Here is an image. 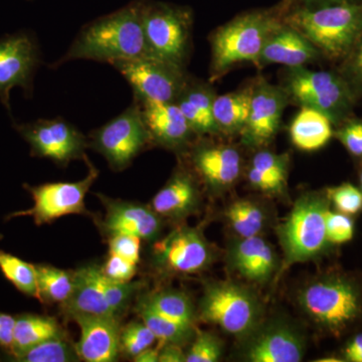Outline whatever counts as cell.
<instances>
[{"instance_id": "obj_1", "label": "cell", "mask_w": 362, "mask_h": 362, "mask_svg": "<svg viewBox=\"0 0 362 362\" xmlns=\"http://www.w3.org/2000/svg\"><path fill=\"white\" fill-rule=\"evenodd\" d=\"M148 56L152 54L143 28L141 2H136L84 26L54 68L74 59L112 65Z\"/></svg>"}, {"instance_id": "obj_2", "label": "cell", "mask_w": 362, "mask_h": 362, "mask_svg": "<svg viewBox=\"0 0 362 362\" xmlns=\"http://www.w3.org/2000/svg\"><path fill=\"white\" fill-rule=\"evenodd\" d=\"M286 23L318 51L339 58L352 51L362 37V6L339 4L304 7L290 14Z\"/></svg>"}, {"instance_id": "obj_3", "label": "cell", "mask_w": 362, "mask_h": 362, "mask_svg": "<svg viewBox=\"0 0 362 362\" xmlns=\"http://www.w3.org/2000/svg\"><path fill=\"white\" fill-rule=\"evenodd\" d=\"M281 25L274 16L254 13L240 16L216 30L211 37V78L216 80L238 64H258L267 40Z\"/></svg>"}, {"instance_id": "obj_4", "label": "cell", "mask_w": 362, "mask_h": 362, "mask_svg": "<svg viewBox=\"0 0 362 362\" xmlns=\"http://www.w3.org/2000/svg\"><path fill=\"white\" fill-rule=\"evenodd\" d=\"M299 304L322 329L340 334L361 316L362 300L352 281L327 276L313 281L300 292Z\"/></svg>"}, {"instance_id": "obj_5", "label": "cell", "mask_w": 362, "mask_h": 362, "mask_svg": "<svg viewBox=\"0 0 362 362\" xmlns=\"http://www.w3.org/2000/svg\"><path fill=\"white\" fill-rule=\"evenodd\" d=\"M329 204L326 194H305L298 199L284 223L278 226V237L288 266L315 259L325 251L329 245L325 225Z\"/></svg>"}, {"instance_id": "obj_6", "label": "cell", "mask_w": 362, "mask_h": 362, "mask_svg": "<svg viewBox=\"0 0 362 362\" xmlns=\"http://www.w3.org/2000/svg\"><path fill=\"white\" fill-rule=\"evenodd\" d=\"M199 317L233 337L254 332L262 316L261 304L247 288L230 282L209 283L199 307Z\"/></svg>"}, {"instance_id": "obj_7", "label": "cell", "mask_w": 362, "mask_h": 362, "mask_svg": "<svg viewBox=\"0 0 362 362\" xmlns=\"http://www.w3.org/2000/svg\"><path fill=\"white\" fill-rule=\"evenodd\" d=\"M284 89L301 107L325 114L332 123L346 117L354 104V94L346 81L330 71H312L305 66L288 69Z\"/></svg>"}, {"instance_id": "obj_8", "label": "cell", "mask_w": 362, "mask_h": 362, "mask_svg": "<svg viewBox=\"0 0 362 362\" xmlns=\"http://www.w3.org/2000/svg\"><path fill=\"white\" fill-rule=\"evenodd\" d=\"M141 16L152 56L185 69L192 47L189 11L163 4H141Z\"/></svg>"}, {"instance_id": "obj_9", "label": "cell", "mask_w": 362, "mask_h": 362, "mask_svg": "<svg viewBox=\"0 0 362 362\" xmlns=\"http://www.w3.org/2000/svg\"><path fill=\"white\" fill-rule=\"evenodd\" d=\"M89 144L106 159L114 171L129 168L136 157L152 144L138 102L134 100L120 115L93 130Z\"/></svg>"}, {"instance_id": "obj_10", "label": "cell", "mask_w": 362, "mask_h": 362, "mask_svg": "<svg viewBox=\"0 0 362 362\" xmlns=\"http://www.w3.org/2000/svg\"><path fill=\"white\" fill-rule=\"evenodd\" d=\"M84 160L88 166V175L84 180L76 182L45 183L37 187L25 185V189L32 194L33 207L8 214L6 220L30 216L35 225L42 226L71 214H90L86 207V195L97 180L99 170L87 156Z\"/></svg>"}, {"instance_id": "obj_11", "label": "cell", "mask_w": 362, "mask_h": 362, "mask_svg": "<svg viewBox=\"0 0 362 362\" xmlns=\"http://www.w3.org/2000/svg\"><path fill=\"white\" fill-rule=\"evenodd\" d=\"M14 128L28 143L30 154L49 159L61 166L86 158L89 139L65 119H40L35 122L14 124Z\"/></svg>"}, {"instance_id": "obj_12", "label": "cell", "mask_w": 362, "mask_h": 362, "mask_svg": "<svg viewBox=\"0 0 362 362\" xmlns=\"http://www.w3.org/2000/svg\"><path fill=\"white\" fill-rule=\"evenodd\" d=\"M132 87L134 99L175 102L187 77L185 69L148 56L112 64Z\"/></svg>"}, {"instance_id": "obj_13", "label": "cell", "mask_w": 362, "mask_h": 362, "mask_svg": "<svg viewBox=\"0 0 362 362\" xmlns=\"http://www.w3.org/2000/svg\"><path fill=\"white\" fill-rule=\"evenodd\" d=\"M214 252L201 230L180 226L153 242L151 263L157 270L173 275H194L206 270Z\"/></svg>"}, {"instance_id": "obj_14", "label": "cell", "mask_w": 362, "mask_h": 362, "mask_svg": "<svg viewBox=\"0 0 362 362\" xmlns=\"http://www.w3.org/2000/svg\"><path fill=\"white\" fill-rule=\"evenodd\" d=\"M40 64V47L33 35L18 33L0 39V100L9 113L11 90L21 87L32 94L33 76Z\"/></svg>"}, {"instance_id": "obj_15", "label": "cell", "mask_w": 362, "mask_h": 362, "mask_svg": "<svg viewBox=\"0 0 362 362\" xmlns=\"http://www.w3.org/2000/svg\"><path fill=\"white\" fill-rule=\"evenodd\" d=\"M97 195L106 213L100 223V228L107 238L127 233L149 243L159 239L163 230V221L151 206L136 202L110 199L104 194Z\"/></svg>"}, {"instance_id": "obj_16", "label": "cell", "mask_w": 362, "mask_h": 362, "mask_svg": "<svg viewBox=\"0 0 362 362\" xmlns=\"http://www.w3.org/2000/svg\"><path fill=\"white\" fill-rule=\"evenodd\" d=\"M284 88L259 81L252 88V101L246 127L243 131L244 142L252 146L266 144L278 132L283 112L287 105Z\"/></svg>"}, {"instance_id": "obj_17", "label": "cell", "mask_w": 362, "mask_h": 362, "mask_svg": "<svg viewBox=\"0 0 362 362\" xmlns=\"http://www.w3.org/2000/svg\"><path fill=\"white\" fill-rule=\"evenodd\" d=\"M80 328V339L76 343L81 361L113 362L120 354V320L112 317L74 316Z\"/></svg>"}, {"instance_id": "obj_18", "label": "cell", "mask_w": 362, "mask_h": 362, "mask_svg": "<svg viewBox=\"0 0 362 362\" xmlns=\"http://www.w3.org/2000/svg\"><path fill=\"white\" fill-rule=\"evenodd\" d=\"M134 100L140 105L152 143L170 150H181L189 144L194 132L175 102Z\"/></svg>"}, {"instance_id": "obj_19", "label": "cell", "mask_w": 362, "mask_h": 362, "mask_svg": "<svg viewBox=\"0 0 362 362\" xmlns=\"http://www.w3.org/2000/svg\"><path fill=\"white\" fill-rule=\"evenodd\" d=\"M245 354L252 362H299L303 358L304 342L291 326L274 323L252 337Z\"/></svg>"}, {"instance_id": "obj_20", "label": "cell", "mask_w": 362, "mask_h": 362, "mask_svg": "<svg viewBox=\"0 0 362 362\" xmlns=\"http://www.w3.org/2000/svg\"><path fill=\"white\" fill-rule=\"evenodd\" d=\"M190 160L207 187L216 190L232 187L242 168L239 151L226 145H197L190 153Z\"/></svg>"}, {"instance_id": "obj_21", "label": "cell", "mask_w": 362, "mask_h": 362, "mask_svg": "<svg viewBox=\"0 0 362 362\" xmlns=\"http://www.w3.org/2000/svg\"><path fill=\"white\" fill-rule=\"evenodd\" d=\"M319 51L292 26L281 25L267 40L258 64H280L288 68L304 66L315 61Z\"/></svg>"}, {"instance_id": "obj_22", "label": "cell", "mask_w": 362, "mask_h": 362, "mask_svg": "<svg viewBox=\"0 0 362 362\" xmlns=\"http://www.w3.org/2000/svg\"><path fill=\"white\" fill-rule=\"evenodd\" d=\"M228 261L233 271L255 283L267 282L277 266L275 252L259 235L240 238L233 243Z\"/></svg>"}, {"instance_id": "obj_23", "label": "cell", "mask_w": 362, "mask_h": 362, "mask_svg": "<svg viewBox=\"0 0 362 362\" xmlns=\"http://www.w3.org/2000/svg\"><path fill=\"white\" fill-rule=\"evenodd\" d=\"M199 190L194 176L178 169L151 202V207L162 218L181 220L197 211Z\"/></svg>"}, {"instance_id": "obj_24", "label": "cell", "mask_w": 362, "mask_h": 362, "mask_svg": "<svg viewBox=\"0 0 362 362\" xmlns=\"http://www.w3.org/2000/svg\"><path fill=\"white\" fill-rule=\"evenodd\" d=\"M96 265L81 267L75 273V287L68 301L61 305L69 318L77 315H93L116 318L95 276ZM118 319V318H116ZM120 320V319H119Z\"/></svg>"}, {"instance_id": "obj_25", "label": "cell", "mask_w": 362, "mask_h": 362, "mask_svg": "<svg viewBox=\"0 0 362 362\" xmlns=\"http://www.w3.org/2000/svg\"><path fill=\"white\" fill-rule=\"evenodd\" d=\"M214 90L209 85L187 78L175 103L187 118L194 134L220 132L214 118Z\"/></svg>"}, {"instance_id": "obj_26", "label": "cell", "mask_w": 362, "mask_h": 362, "mask_svg": "<svg viewBox=\"0 0 362 362\" xmlns=\"http://www.w3.org/2000/svg\"><path fill=\"white\" fill-rule=\"evenodd\" d=\"M332 124L325 114L309 107H302L290 126L291 141L302 151L323 148L334 134Z\"/></svg>"}, {"instance_id": "obj_27", "label": "cell", "mask_w": 362, "mask_h": 362, "mask_svg": "<svg viewBox=\"0 0 362 362\" xmlns=\"http://www.w3.org/2000/svg\"><path fill=\"white\" fill-rule=\"evenodd\" d=\"M11 358L25 354L40 343L66 334L58 321L51 316L21 314L16 317Z\"/></svg>"}, {"instance_id": "obj_28", "label": "cell", "mask_w": 362, "mask_h": 362, "mask_svg": "<svg viewBox=\"0 0 362 362\" xmlns=\"http://www.w3.org/2000/svg\"><path fill=\"white\" fill-rule=\"evenodd\" d=\"M252 101V88L216 97L214 118L220 132L235 134L246 127Z\"/></svg>"}, {"instance_id": "obj_29", "label": "cell", "mask_w": 362, "mask_h": 362, "mask_svg": "<svg viewBox=\"0 0 362 362\" xmlns=\"http://www.w3.org/2000/svg\"><path fill=\"white\" fill-rule=\"evenodd\" d=\"M139 300L152 310L171 320L185 325L194 326L197 312L192 300L185 293L177 290H161L145 295Z\"/></svg>"}, {"instance_id": "obj_30", "label": "cell", "mask_w": 362, "mask_h": 362, "mask_svg": "<svg viewBox=\"0 0 362 362\" xmlns=\"http://www.w3.org/2000/svg\"><path fill=\"white\" fill-rule=\"evenodd\" d=\"M42 303L63 305L68 301L75 287L74 271L63 270L45 264L35 265Z\"/></svg>"}, {"instance_id": "obj_31", "label": "cell", "mask_w": 362, "mask_h": 362, "mask_svg": "<svg viewBox=\"0 0 362 362\" xmlns=\"http://www.w3.org/2000/svg\"><path fill=\"white\" fill-rule=\"evenodd\" d=\"M136 311L139 318L148 326L158 340L183 346L194 337V326L185 325V324L171 320L168 317H164L152 310L140 300H138Z\"/></svg>"}, {"instance_id": "obj_32", "label": "cell", "mask_w": 362, "mask_h": 362, "mask_svg": "<svg viewBox=\"0 0 362 362\" xmlns=\"http://www.w3.org/2000/svg\"><path fill=\"white\" fill-rule=\"evenodd\" d=\"M228 223L240 238L259 235L266 223V216L258 204L247 199L233 202L226 209Z\"/></svg>"}, {"instance_id": "obj_33", "label": "cell", "mask_w": 362, "mask_h": 362, "mask_svg": "<svg viewBox=\"0 0 362 362\" xmlns=\"http://www.w3.org/2000/svg\"><path fill=\"white\" fill-rule=\"evenodd\" d=\"M0 271L18 291L40 300L35 265L0 250Z\"/></svg>"}, {"instance_id": "obj_34", "label": "cell", "mask_w": 362, "mask_h": 362, "mask_svg": "<svg viewBox=\"0 0 362 362\" xmlns=\"http://www.w3.org/2000/svg\"><path fill=\"white\" fill-rule=\"evenodd\" d=\"M95 276H96L98 285L106 298L107 303L110 306L114 315L116 318L121 319L129 308L137 293H139L141 289L142 283L137 281L118 282V281L111 280L104 275L101 266L98 265L95 269Z\"/></svg>"}, {"instance_id": "obj_35", "label": "cell", "mask_w": 362, "mask_h": 362, "mask_svg": "<svg viewBox=\"0 0 362 362\" xmlns=\"http://www.w3.org/2000/svg\"><path fill=\"white\" fill-rule=\"evenodd\" d=\"M21 362H75L80 361L76 343H71L66 334L54 337L35 345L25 354L14 357Z\"/></svg>"}, {"instance_id": "obj_36", "label": "cell", "mask_w": 362, "mask_h": 362, "mask_svg": "<svg viewBox=\"0 0 362 362\" xmlns=\"http://www.w3.org/2000/svg\"><path fill=\"white\" fill-rule=\"evenodd\" d=\"M158 341L156 334L143 321H132L121 328L120 352L134 358L143 350Z\"/></svg>"}, {"instance_id": "obj_37", "label": "cell", "mask_w": 362, "mask_h": 362, "mask_svg": "<svg viewBox=\"0 0 362 362\" xmlns=\"http://www.w3.org/2000/svg\"><path fill=\"white\" fill-rule=\"evenodd\" d=\"M223 354L220 338L209 331H197L192 338L189 349L185 352L187 362H216Z\"/></svg>"}, {"instance_id": "obj_38", "label": "cell", "mask_w": 362, "mask_h": 362, "mask_svg": "<svg viewBox=\"0 0 362 362\" xmlns=\"http://www.w3.org/2000/svg\"><path fill=\"white\" fill-rule=\"evenodd\" d=\"M326 197L339 213L354 216L362 211V190L351 183L328 188Z\"/></svg>"}, {"instance_id": "obj_39", "label": "cell", "mask_w": 362, "mask_h": 362, "mask_svg": "<svg viewBox=\"0 0 362 362\" xmlns=\"http://www.w3.org/2000/svg\"><path fill=\"white\" fill-rule=\"evenodd\" d=\"M326 235L331 245L349 243L354 235V223L350 216L332 211L329 209L325 216Z\"/></svg>"}, {"instance_id": "obj_40", "label": "cell", "mask_w": 362, "mask_h": 362, "mask_svg": "<svg viewBox=\"0 0 362 362\" xmlns=\"http://www.w3.org/2000/svg\"><path fill=\"white\" fill-rule=\"evenodd\" d=\"M289 158L282 154L272 153L270 151H259L252 158V168L268 173L278 180H287Z\"/></svg>"}, {"instance_id": "obj_41", "label": "cell", "mask_w": 362, "mask_h": 362, "mask_svg": "<svg viewBox=\"0 0 362 362\" xmlns=\"http://www.w3.org/2000/svg\"><path fill=\"white\" fill-rule=\"evenodd\" d=\"M141 240L140 238L127 233L112 235L108 238L109 252L138 265L140 261Z\"/></svg>"}, {"instance_id": "obj_42", "label": "cell", "mask_w": 362, "mask_h": 362, "mask_svg": "<svg viewBox=\"0 0 362 362\" xmlns=\"http://www.w3.org/2000/svg\"><path fill=\"white\" fill-rule=\"evenodd\" d=\"M101 270L104 275L111 280L129 282L133 280L137 273V264L109 252L108 259L101 267Z\"/></svg>"}, {"instance_id": "obj_43", "label": "cell", "mask_w": 362, "mask_h": 362, "mask_svg": "<svg viewBox=\"0 0 362 362\" xmlns=\"http://www.w3.org/2000/svg\"><path fill=\"white\" fill-rule=\"evenodd\" d=\"M337 137L349 153L362 157V121H350L337 132Z\"/></svg>"}, {"instance_id": "obj_44", "label": "cell", "mask_w": 362, "mask_h": 362, "mask_svg": "<svg viewBox=\"0 0 362 362\" xmlns=\"http://www.w3.org/2000/svg\"><path fill=\"white\" fill-rule=\"evenodd\" d=\"M247 180L252 187L266 194H280L284 190L286 185L285 181L278 180L252 166L247 171Z\"/></svg>"}, {"instance_id": "obj_45", "label": "cell", "mask_w": 362, "mask_h": 362, "mask_svg": "<svg viewBox=\"0 0 362 362\" xmlns=\"http://www.w3.org/2000/svg\"><path fill=\"white\" fill-rule=\"evenodd\" d=\"M16 317L0 312V349L11 352L13 345Z\"/></svg>"}, {"instance_id": "obj_46", "label": "cell", "mask_w": 362, "mask_h": 362, "mask_svg": "<svg viewBox=\"0 0 362 362\" xmlns=\"http://www.w3.org/2000/svg\"><path fill=\"white\" fill-rule=\"evenodd\" d=\"M354 49L349 61V76L357 89L362 90V37Z\"/></svg>"}, {"instance_id": "obj_47", "label": "cell", "mask_w": 362, "mask_h": 362, "mask_svg": "<svg viewBox=\"0 0 362 362\" xmlns=\"http://www.w3.org/2000/svg\"><path fill=\"white\" fill-rule=\"evenodd\" d=\"M185 352L182 346L173 343H165L162 347L158 362H185Z\"/></svg>"}, {"instance_id": "obj_48", "label": "cell", "mask_w": 362, "mask_h": 362, "mask_svg": "<svg viewBox=\"0 0 362 362\" xmlns=\"http://www.w3.org/2000/svg\"><path fill=\"white\" fill-rule=\"evenodd\" d=\"M345 361L362 362V333L352 338L343 350Z\"/></svg>"}, {"instance_id": "obj_49", "label": "cell", "mask_w": 362, "mask_h": 362, "mask_svg": "<svg viewBox=\"0 0 362 362\" xmlns=\"http://www.w3.org/2000/svg\"><path fill=\"white\" fill-rule=\"evenodd\" d=\"M165 343L162 340H158L156 345L153 344L148 349L143 350L142 352H140L138 356L133 358V361L136 362H158L162 347Z\"/></svg>"}, {"instance_id": "obj_50", "label": "cell", "mask_w": 362, "mask_h": 362, "mask_svg": "<svg viewBox=\"0 0 362 362\" xmlns=\"http://www.w3.org/2000/svg\"><path fill=\"white\" fill-rule=\"evenodd\" d=\"M301 1L305 4V7H310L325 1V0H301Z\"/></svg>"}, {"instance_id": "obj_51", "label": "cell", "mask_w": 362, "mask_h": 362, "mask_svg": "<svg viewBox=\"0 0 362 362\" xmlns=\"http://www.w3.org/2000/svg\"><path fill=\"white\" fill-rule=\"evenodd\" d=\"M321 361V362H339V361H342V359L334 358V357H328V359L323 358V359H320V361Z\"/></svg>"}, {"instance_id": "obj_52", "label": "cell", "mask_w": 362, "mask_h": 362, "mask_svg": "<svg viewBox=\"0 0 362 362\" xmlns=\"http://www.w3.org/2000/svg\"><path fill=\"white\" fill-rule=\"evenodd\" d=\"M361 189L362 190V169H361Z\"/></svg>"}, {"instance_id": "obj_53", "label": "cell", "mask_w": 362, "mask_h": 362, "mask_svg": "<svg viewBox=\"0 0 362 362\" xmlns=\"http://www.w3.org/2000/svg\"><path fill=\"white\" fill-rule=\"evenodd\" d=\"M2 239V235H0V240Z\"/></svg>"}]
</instances>
